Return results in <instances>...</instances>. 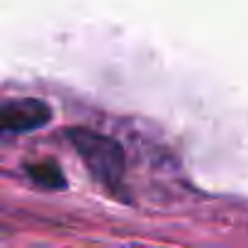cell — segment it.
<instances>
[{
  "instance_id": "6da1fadb",
  "label": "cell",
  "mask_w": 248,
  "mask_h": 248,
  "mask_svg": "<svg viewBox=\"0 0 248 248\" xmlns=\"http://www.w3.org/2000/svg\"><path fill=\"white\" fill-rule=\"evenodd\" d=\"M68 141L73 144V149L78 151V156L83 158V163L88 166V170L109 190H114L122 178H124V168H127V158H124V149L119 146L117 139L93 132V129H68L66 132Z\"/></svg>"
},
{
  "instance_id": "7a4b0ae2",
  "label": "cell",
  "mask_w": 248,
  "mask_h": 248,
  "mask_svg": "<svg viewBox=\"0 0 248 248\" xmlns=\"http://www.w3.org/2000/svg\"><path fill=\"white\" fill-rule=\"evenodd\" d=\"M51 107L37 97H20L0 105V134H27L51 122Z\"/></svg>"
},
{
  "instance_id": "3957f363",
  "label": "cell",
  "mask_w": 248,
  "mask_h": 248,
  "mask_svg": "<svg viewBox=\"0 0 248 248\" xmlns=\"http://www.w3.org/2000/svg\"><path fill=\"white\" fill-rule=\"evenodd\" d=\"M27 175H30L37 185H42V187H46V190H63V187H66V178H63L61 168H59L56 163H51V161L30 163V166H27Z\"/></svg>"
}]
</instances>
